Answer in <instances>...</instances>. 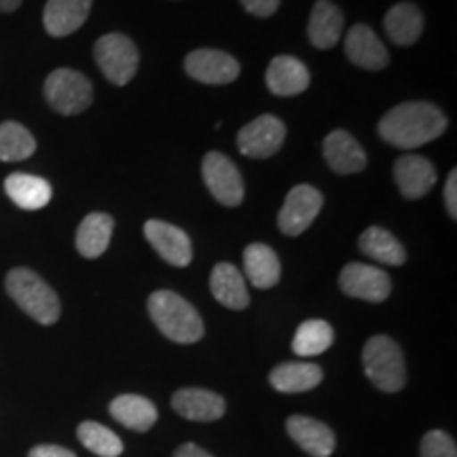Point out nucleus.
Instances as JSON below:
<instances>
[{"mask_svg": "<svg viewBox=\"0 0 457 457\" xmlns=\"http://www.w3.org/2000/svg\"><path fill=\"white\" fill-rule=\"evenodd\" d=\"M447 129V117L430 102H404L386 112L379 121V136L398 148L424 146Z\"/></svg>", "mask_w": 457, "mask_h": 457, "instance_id": "obj_1", "label": "nucleus"}, {"mask_svg": "<svg viewBox=\"0 0 457 457\" xmlns=\"http://www.w3.org/2000/svg\"><path fill=\"white\" fill-rule=\"evenodd\" d=\"M148 313L170 341L188 345L204 337V322L195 307L171 290H157L148 296Z\"/></svg>", "mask_w": 457, "mask_h": 457, "instance_id": "obj_2", "label": "nucleus"}, {"mask_svg": "<svg viewBox=\"0 0 457 457\" xmlns=\"http://www.w3.org/2000/svg\"><path fill=\"white\" fill-rule=\"evenodd\" d=\"M4 288H7L11 299L38 324L49 327L60 318L62 307L54 288L26 267L11 270L7 279H4Z\"/></svg>", "mask_w": 457, "mask_h": 457, "instance_id": "obj_3", "label": "nucleus"}, {"mask_svg": "<svg viewBox=\"0 0 457 457\" xmlns=\"http://www.w3.org/2000/svg\"><path fill=\"white\" fill-rule=\"evenodd\" d=\"M364 373L377 390L400 392L407 384V367H404L403 350L387 335L370 337L362 350Z\"/></svg>", "mask_w": 457, "mask_h": 457, "instance_id": "obj_4", "label": "nucleus"}, {"mask_svg": "<svg viewBox=\"0 0 457 457\" xmlns=\"http://www.w3.org/2000/svg\"><path fill=\"white\" fill-rule=\"evenodd\" d=\"M94 57L102 74L112 85H128L140 66V54L134 41L121 32H111L98 38Z\"/></svg>", "mask_w": 457, "mask_h": 457, "instance_id": "obj_5", "label": "nucleus"}, {"mask_svg": "<svg viewBox=\"0 0 457 457\" xmlns=\"http://www.w3.org/2000/svg\"><path fill=\"white\" fill-rule=\"evenodd\" d=\"M45 98L60 114H79L94 102V85L85 74L57 68L45 81Z\"/></svg>", "mask_w": 457, "mask_h": 457, "instance_id": "obj_6", "label": "nucleus"}, {"mask_svg": "<svg viewBox=\"0 0 457 457\" xmlns=\"http://www.w3.org/2000/svg\"><path fill=\"white\" fill-rule=\"evenodd\" d=\"M202 176L216 202L236 208L244 202V179L237 165L222 153H208L202 163Z\"/></svg>", "mask_w": 457, "mask_h": 457, "instance_id": "obj_7", "label": "nucleus"}, {"mask_svg": "<svg viewBox=\"0 0 457 457\" xmlns=\"http://www.w3.org/2000/svg\"><path fill=\"white\" fill-rule=\"evenodd\" d=\"M324 205L322 193L312 185H296L290 188L286 195V202L278 214L279 231L286 236L296 237L305 233L312 227V222L318 219L320 210Z\"/></svg>", "mask_w": 457, "mask_h": 457, "instance_id": "obj_8", "label": "nucleus"}, {"mask_svg": "<svg viewBox=\"0 0 457 457\" xmlns=\"http://www.w3.org/2000/svg\"><path fill=\"white\" fill-rule=\"evenodd\" d=\"M286 125L273 114H262L253 123L244 125L237 134V148L244 157L267 159L282 148Z\"/></svg>", "mask_w": 457, "mask_h": 457, "instance_id": "obj_9", "label": "nucleus"}, {"mask_svg": "<svg viewBox=\"0 0 457 457\" xmlns=\"http://www.w3.org/2000/svg\"><path fill=\"white\" fill-rule=\"evenodd\" d=\"M339 286L347 296L369 303L386 301L392 293V279L384 270L364 262H350L343 267Z\"/></svg>", "mask_w": 457, "mask_h": 457, "instance_id": "obj_10", "label": "nucleus"}, {"mask_svg": "<svg viewBox=\"0 0 457 457\" xmlns=\"http://www.w3.org/2000/svg\"><path fill=\"white\" fill-rule=\"evenodd\" d=\"M185 71L205 85H228L239 77V62L219 49H197L187 55Z\"/></svg>", "mask_w": 457, "mask_h": 457, "instance_id": "obj_11", "label": "nucleus"}, {"mask_svg": "<svg viewBox=\"0 0 457 457\" xmlns=\"http://www.w3.org/2000/svg\"><path fill=\"white\" fill-rule=\"evenodd\" d=\"M145 237L155 248V253L170 265L187 267L193 259L191 237L176 225L153 219L145 225Z\"/></svg>", "mask_w": 457, "mask_h": 457, "instance_id": "obj_12", "label": "nucleus"}, {"mask_svg": "<svg viewBox=\"0 0 457 457\" xmlns=\"http://www.w3.org/2000/svg\"><path fill=\"white\" fill-rule=\"evenodd\" d=\"M345 55L350 57L352 64L364 71H384L390 64V54L373 28L367 24H356L347 30Z\"/></svg>", "mask_w": 457, "mask_h": 457, "instance_id": "obj_13", "label": "nucleus"}, {"mask_svg": "<svg viewBox=\"0 0 457 457\" xmlns=\"http://www.w3.org/2000/svg\"><path fill=\"white\" fill-rule=\"evenodd\" d=\"M394 180L407 199H421L436 185V170L421 155H403L394 163Z\"/></svg>", "mask_w": 457, "mask_h": 457, "instance_id": "obj_14", "label": "nucleus"}, {"mask_svg": "<svg viewBox=\"0 0 457 457\" xmlns=\"http://www.w3.org/2000/svg\"><path fill=\"white\" fill-rule=\"evenodd\" d=\"M322 153L328 168L337 171V174H358V171L367 168V155H364L362 146L345 129L330 131L327 138H324Z\"/></svg>", "mask_w": 457, "mask_h": 457, "instance_id": "obj_15", "label": "nucleus"}, {"mask_svg": "<svg viewBox=\"0 0 457 457\" xmlns=\"http://www.w3.org/2000/svg\"><path fill=\"white\" fill-rule=\"evenodd\" d=\"M267 89L273 96H299L310 87L312 74L307 71V66L301 60H296L293 55H278L273 57L270 68H267Z\"/></svg>", "mask_w": 457, "mask_h": 457, "instance_id": "obj_16", "label": "nucleus"}, {"mask_svg": "<svg viewBox=\"0 0 457 457\" xmlns=\"http://www.w3.org/2000/svg\"><path fill=\"white\" fill-rule=\"evenodd\" d=\"M171 407L188 421H216L225 415L227 403L216 392L185 387L171 396Z\"/></svg>", "mask_w": 457, "mask_h": 457, "instance_id": "obj_17", "label": "nucleus"}, {"mask_svg": "<svg viewBox=\"0 0 457 457\" xmlns=\"http://www.w3.org/2000/svg\"><path fill=\"white\" fill-rule=\"evenodd\" d=\"M94 0H47L43 24L51 37H68L87 21Z\"/></svg>", "mask_w": 457, "mask_h": 457, "instance_id": "obj_18", "label": "nucleus"}, {"mask_svg": "<svg viewBox=\"0 0 457 457\" xmlns=\"http://www.w3.org/2000/svg\"><path fill=\"white\" fill-rule=\"evenodd\" d=\"M343 28H345V17L335 3L318 0L313 4L310 21H307V37L313 47L333 49L341 41Z\"/></svg>", "mask_w": 457, "mask_h": 457, "instance_id": "obj_19", "label": "nucleus"}, {"mask_svg": "<svg viewBox=\"0 0 457 457\" xmlns=\"http://www.w3.org/2000/svg\"><path fill=\"white\" fill-rule=\"evenodd\" d=\"M288 434L299 447L313 457H328L335 451V434L327 424L307 415H293L288 420Z\"/></svg>", "mask_w": 457, "mask_h": 457, "instance_id": "obj_20", "label": "nucleus"}, {"mask_svg": "<svg viewBox=\"0 0 457 457\" xmlns=\"http://www.w3.org/2000/svg\"><path fill=\"white\" fill-rule=\"evenodd\" d=\"M210 290L214 299L228 310H245L250 305V295L245 288V279L242 271L231 262H219L210 276Z\"/></svg>", "mask_w": 457, "mask_h": 457, "instance_id": "obj_21", "label": "nucleus"}, {"mask_svg": "<svg viewBox=\"0 0 457 457\" xmlns=\"http://www.w3.org/2000/svg\"><path fill=\"white\" fill-rule=\"evenodd\" d=\"M384 28L394 45L409 47L424 32V13L413 3H398L386 13Z\"/></svg>", "mask_w": 457, "mask_h": 457, "instance_id": "obj_22", "label": "nucleus"}, {"mask_svg": "<svg viewBox=\"0 0 457 457\" xmlns=\"http://www.w3.org/2000/svg\"><path fill=\"white\" fill-rule=\"evenodd\" d=\"M4 191L11 197L17 208L28 210V212H34V210H41L51 202V185L45 179H38V176L32 174H21V171H15V174L7 176L4 180Z\"/></svg>", "mask_w": 457, "mask_h": 457, "instance_id": "obj_23", "label": "nucleus"}, {"mask_svg": "<svg viewBox=\"0 0 457 457\" xmlns=\"http://www.w3.org/2000/svg\"><path fill=\"white\" fill-rule=\"evenodd\" d=\"M244 267L250 282L261 290L273 288L282 276L278 254L267 244H250L244 250Z\"/></svg>", "mask_w": 457, "mask_h": 457, "instance_id": "obj_24", "label": "nucleus"}, {"mask_svg": "<svg viewBox=\"0 0 457 457\" xmlns=\"http://www.w3.org/2000/svg\"><path fill=\"white\" fill-rule=\"evenodd\" d=\"M111 415L119 424L136 432H146L155 426L157 409L151 400L138 394H123L111 403Z\"/></svg>", "mask_w": 457, "mask_h": 457, "instance_id": "obj_25", "label": "nucleus"}, {"mask_svg": "<svg viewBox=\"0 0 457 457\" xmlns=\"http://www.w3.org/2000/svg\"><path fill=\"white\" fill-rule=\"evenodd\" d=\"M114 220L104 212H91L83 219L77 231V250L85 259H98L106 253L112 237Z\"/></svg>", "mask_w": 457, "mask_h": 457, "instance_id": "obj_26", "label": "nucleus"}, {"mask_svg": "<svg viewBox=\"0 0 457 457\" xmlns=\"http://www.w3.org/2000/svg\"><path fill=\"white\" fill-rule=\"evenodd\" d=\"M322 377L324 373L318 364L284 362V364H278V367L271 370L270 381L278 392L299 394V392H310L316 386H320Z\"/></svg>", "mask_w": 457, "mask_h": 457, "instance_id": "obj_27", "label": "nucleus"}, {"mask_svg": "<svg viewBox=\"0 0 457 457\" xmlns=\"http://www.w3.org/2000/svg\"><path fill=\"white\" fill-rule=\"evenodd\" d=\"M360 253L367 254L381 265L398 267L407 261V253H404L403 244L392 236L390 231L381 227H369L358 239Z\"/></svg>", "mask_w": 457, "mask_h": 457, "instance_id": "obj_28", "label": "nucleus"}, {"mask_svg": "<svg viewBox=\"0 0 457 457\" xmlns=\"http://www.w3.org/2000/svg\"><path fill=\"white\" fill-rule=\"evenodd\" d=\"M335 343V330L324 320H305L296 328L293 339V352L301 358L320 356Z\"/></svg>", "mask_w": 457, "mask_h": 457, "instance_id": "obj_29", "label": "nucleus"}, {"mask_svg": "<svg viewBox=\"0 0 457 457\" xmlns=\"http://www.w3.org/2000/svg\"><path fill=\"white\" fill-rule=\"evenodd\" d=\"M37 151V140L24 125L7 121L0 125V162H24Z\"/></svg>", "mask_w": 457, "mask_h": 457, "instance_id": "obj_30", "label": "nucleus"}, {"mask_svg": "<svg viewBox=\"0 0 457 457\" xmlns=\"http://www.w3.org/2000/svg\"><path fill=\"white\" fill-rule=\"evenodd\" d=\"M79 441L87 447L91 453L100 457H119L123 453V443L112 430L98 421H83L77 430Z\"/></svg>", "mask_w": 457, "mask_h": 457, "instance_id": "obj_31", "label": "nucleus"}, {"mask_svg": "<svg viewBox=\"0 0 457 457\" xmlns=\"http://www.w3.org/2000/svg\"><path fill=\"white\" fill-rule=\"evenodd\" d=\"M421 457H457L453 438L441 430L428 432L421 441Z\"/></svg>", "mask_w": 457, "mask_h": 457, "instance_id": "obj_32", "label": "nucleus"}, {"mask_svg": "<svg viewBox=\"0 0 457 457\" xmlns=\"http://www.w3.org/2000/svg\"><path fill=\"white\" fill-rule=\"evenodd\" d=\"M242 7L256 17H271L279 9L282 0H239Z\"/></svg>", "mask_w": 457, "mask_h": 457, "instance_id": "obj_33", "label": "nucleus"}, {"mask_svg": "<svg viewBox=\"0 0 457 457\" xmlns=\"http://www.w3.org/2000/svg\"><path fill=\"white\" fill-rule=\"evenodd\" d=\"M445 205L451 219H457V171L451 170L445 182Z\"/></svg>", "mask_w": 457, "mask_h": 457, "instance_id": "obj_34", "label": "nucleus"}, {"mask_svg": "<svg viewBox=\"0 0 457 457\" xmlns=\"http://www.w3.org/2000/svg\"><path fill=\"white\" fill-rule=\"evenodd\" d=\"M30 457H77L72 451L64 447H57V445H38L30 451Z\"/></svg>", "mask_w": 457, "mask_h": 457, "instance_id": "obj_35", "label": "nucleus"}, {"mask_svg": "<svg viewBox=\"0 0 457 457\" xmlns=\"http://www.w3.org/2000/svg\"><path fill=\"white\" fill-rule=\"evenodd\" d=\"M174 457H212V455H210L208 451L202 449L195 443H187V445H182V447L176 449Z\"/></svg>", "mask_w": 457, "mask_h": 457, "instance_id": "obj_36", "label": "nucleus"}, {"mask_svg": "<svg viewBox=\"0 0 457 457\" xmlns=\"http://www.w3.org/2000/svg\"><path fill=\"white\" fill-rule=\"evenodd\" d=\"M21 0H0V11L3 13H13V11L20 9Z\"/></svg>", "mask_w": 457, "mask_h": 457, "instance_id": "obj_37", "label": "nucleus"}]
</instances>
